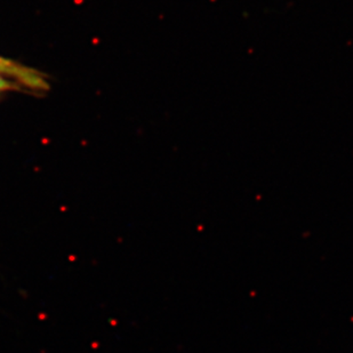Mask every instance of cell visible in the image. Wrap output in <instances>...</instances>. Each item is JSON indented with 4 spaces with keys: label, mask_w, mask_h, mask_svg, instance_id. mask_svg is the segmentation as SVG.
<instances>
[{
    "label": "cell",
    "mask_w": 353,
    "mask_h": 353,
    "mask_svg": "<svg viewBox=\"0 0 353 353\" xmlns=\"http://www.w3.org/2000/svg\"><path fill=\"white\" fill-rule=\"evenodd\" d=\"M3 64H5V62H3V63H0V68L3 67Z\"/></svg>",
    "instance_id": "7a4b0ae2"
},
{
    "label": "cell",
    "mask_w": 353,
    "mask_h": 353,
    "mask_svg": "<svg viewBox=\"0 0 353 353\" xmlns=\"http://www.w3.org/2000/svg\"><path fill=\"white\" fill-rule=\"evenodd\" d=\"M14 85L12 83H10L8 80L5 79V78L0 74V92H3V90H13Z\"/></svg>",
    "instance_id": "6da1fadb"
}]
</instances>
